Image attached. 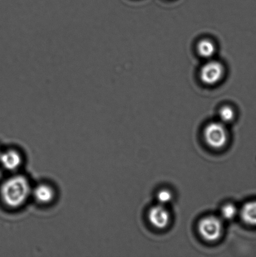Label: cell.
<instances>
[{
  "label": "cell",
  "instance_id": "cell-10",
  "mask_svg": "<svg viewBox=\"0 0 256 257\" xmlns=\"http://www.w3.org/2000/svg\"><path fill=\"white\" fill-rule=\"evenodd\" d=\"M219 120L224 124H229L234 120L235 112L234 107L230 105H224L220 107L219 112Z\"/></svg>",
  "mask_w": 256,
  "mask_h": 257
},
{
  "label": "cell",
  "instance_id": "cell-2",
  "mask_svg": "<svg viewBox=\"0 0 256 257\" xmlns=\"http://www.w3.org/2000/svg\"><path fill=\"white\" fill-rule=\"evenodd\" d=\"M197 230L204 240L214 242L221 237L224 230L222 218L215 215L204 216L198 223Z\"/></svg>",
  "mask_w": 256,
  "mask_h": 257
},
{
  "label": "cell",
  "instance_id": "cell-4",
  "mask_svg": "<svg viewBox=\"0 0 256 257\" xmlns=\"http://www.w3.org/2000/svg\"><path fill=\"white\" fill-rule=\"evenodd\" d=\"M224 64L219 60L212 59L206 60L200 68L199 78L200 81L207 86H214L219 84L225 76Z\"/></svg>",
  "mask_w": 256,
  "mask_h": 257
},
{
  "label": "cell",
  "instance_id": "cell-13",
  "mask_svg": "<svg viewBox=\"0 0 256 257\" xmlns=\"http://www.w3.org/2000/svg\"><path fill=\"white\" fill-rule=\"evenodd\" d=\"M2 152H3V151H2L1 150H0V157H1V155H2Z\"/></svg>",
  "mask_w": 256,
  "mask_h": 257
},
{
  "label": "cell",
  "instance_id": "cell-8",
  "mask_svg": "<svg viewBox=\"0 0 256 257\" xmlns=\"http://www.w3.org/2000/svg\"><path fill=\"white\" fill-rule=\"evenodd\" d=\"M196 51L199 56L205 60L214 59L217 52L215 43L209 38H204L197 43Z\"/></svg>",
  "mask_w": 256,
  "mask_h": 257
},
{
  "label": "cell",
  "instance_id": "cell-6",
  "mask_svg": "<svg viewBox=\"0 0 256 257\" xmlns=\"http://www.w3.org/2000/svg\"><path fill=\"white\" fill-rule=\"evenodd\" d=\"M0 163L5 170L10 171H16L22 165L23 156L19 151L7 150L2 152L0 157Z\"/></svg>",
  "mask_w": 256,
  "mask_h": 257
},
{
  "label": "cell",
  "instance_id": "cell-9",
  "mask_svg": "<svg viewBox=\"0 0 256 257\" xmlns=\"http://www.w3.org/2000/svg\"><path fill=\"white\" fill-rule=\"evenodd\" d=\"M240 216L244 223L256 226V200L248 201L242 206Z\"/></svg>",
  "mask_w": 256,
  "mask_h": 257
},
{
  "label": "cell",
  "instance_id": "cell-5",
  "mask_svg": "<svg viewBox=\"0 0 256 257\" xmlns=\"http://www.w3.org/2000/svg\"><path fill=\"white\" fill-rule=\"evenodd\" d=\"M148 218L150 224L157 229H164L169 225L170 214L164 205H158L152 206L148 213Z\"/></svg>",
  "mask_w": 256,
  "mask_h": 257
},
{
  "label": "cell",
  "instance_id": "cell-3",
  "mask_svg": "<svg viewBox=\"0 0 256 257\" xmlns=\"http://www.w3.org/2000/svg\"><path fill=\"white\" fill-rule=\"evenodd\" d=\"M203 135L207 145L214 150L224 148L229 138L225 124L220 120L207 124L204 128Z\"/></svg>",
  "mask_w": 256,
  "mask_h": 257
},
{
  "label": "cell",
  "instance_id": "cell-12",
  "mask_svg": "<svg viewBox=\"0 0 256 257\" xmlns=\"http://www.w3.org/2000/svg\"><path fill=\"white\" fill-rule=\"evenodd\" d=\"M173 195L171 191L167 189H162L157 194V200L160 205H165L171 202Z\"/></svg>",
  "mask_w": 256,
  "mask_h": 257
},
{
  "label": "cell",
  "instance_id": "cell-1",
  "mask_svg": "<svg viewBox=\"0 0 256 257\" xmlns=\"http://www.w3.org/2000/svg\"><path fill=\"white\" fill-rule=\"evenodd\" d=\"M32 190L29 179L24 175H17L4 181L0 188V196L8 207L18 208L29 200Z\"/></svg>",
  "mask_w": 256,
  "mask_h": 257
},
{
  "label": "cell",
  "instance_id": "cell-7",
  "mask_svg": "<svg viewBox=\"0 0 256 257\" xmlns=\"http://www.w3.org/2000/svg\"><path fill=\"white\" fill-rule=\"evenodd\" d=\"M32 195L37 202L47 205L55 200V191L49 184L42 183L33 188Z\"/></svg>",
  "mask_w": 256,
  "mask_h": 257
},
{
  "label": "cell",
  "instance_id": "cell-11",
  "mask_svg": "<svg viewBox=\"0 0 256 257\" xmlns=\"http://www.w3.org/2000/svg\"><path fill=\"white\" fill-rule=\"evenodd\" d=\"M238 211L234 204L227 203L220 210V218L225 220H231L236 216Z\"/></svg>",
  "mask_w": 256,
  "mask_h": 257
}]
</instances>
